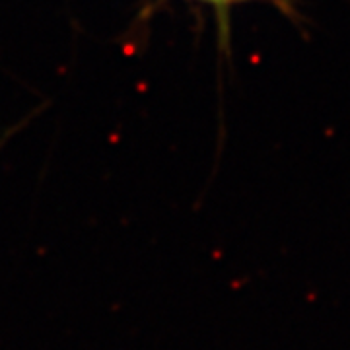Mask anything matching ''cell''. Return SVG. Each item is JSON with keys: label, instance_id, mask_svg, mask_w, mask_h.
<instances>
[{"label": "cell", "instance_id": "6da1fadb", "mask_svg": "<svg viewBox=\"0 0 350 350\" xmlns=\"http://www.w3.org/2000/svg\"><path fill=\"white\" fill-rule=\"evenodd\" d=\"M195 2H202V4H211V6H218V8H226V6H236V4H247V2H282V0H195Z\"/></svg>", "mask_w": 350, "mask_h": 350}]
</instances>
